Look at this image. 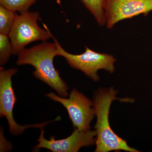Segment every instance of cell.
<instances>
[{"mask_svg":"<svg viewBox=\"0 0 152 152\" xmlns=\"http://www.w3.org/2000/svg\"><path fill=\"white\" fill-rule=\"evenodd\" d=\"M118 92L113 87L97 90L94 94L93 102L97 120L94 126L96 132V152H108L113 151H124L138 152L131 148L127 143L117 135L111 128L109 120L110 108L113 101L131 102L133 99L116 97Z\"/></svg>","mask_w":152,"mask_h":152,"instance_id":"obj_1","label":"cell"},{"mask_svg":"<svg viewBox=\"0 0 152 152\" xmlns=\"http://www.w3.org/2000/svg\"><path fill=\"white\" fill-rule=\"evenodd\" d=\"M55 43L43 42L28 49L25 48L18 55V66L30 65L35 71L33 75L54 90L61 96H68L69 87L55 67L54 58L57 56Z\"/></svg>","mask_w":152,"mask_h":152,"instance_id":"obj_2","label":"cell"},{"mask_svg":"<svg viewBox=\"0 0 152 152\" xmlns=\"http://www.w3.org/2000/svg\"><path fill=\"white\" fill-rule=\"evenodd\" d=\"M39 18L38 12L28 11L19 15L16 13L13 25L9 34L12 55H18L30 43L37 41L45 42L52 38V34L46 25L43 24L45 30L38 26Z\"/></svg>","mask_w":152,"mask_h":152,"instance_id":"obj_3","label":"cell"},{"mask_svg":"<svg viewBox=\"0 0 152 152\" xmlns=\"http://www.w3.org/2000/svg\"><path fill=\"white\" fill-rule=\"evenodd\" d=\"M52 38L57 46V56L64 57L71 67L82 71L94 81L99 80V70H105L110 73L115 72L116 60L112 55L94 51L87 46L83 53L72 54L66 51L53 35Z\"/></svg>","mask_w":152,"mask_h":152,"instance_id":"obj_4","label":"cell"},{"mask_svg":"<svg viewBox=\"0 0 152 152\" xmlns=\"http://www.w3.org/2000/svg\"><path fill=\"white\" fill-rule=\"evenodd\" d=\"M45 96L64 106L74 129L80 131L91 130L90 124L96 116L94 103L83 94L73 88L69 98L58 96L54 93H48Z\"/></svg>","mask_w":152,"mask_h":152,"instance_id":"obj_5","label":"cell"},{"mask_svg":"<svg viewBox=\"0 0 152 152\" xmlns=\"http://www.w3.org/2000/svg\"><path fill=\"white\" fill-rule=\"evenodd\" d=\"M16 69H5L0 68V117H5L8 123L11 134L18 136L23 134L26 129L30 128H43L49 123L57 121V119L46 122L33 125L21 126L14 119L13 111L17 99L12 84V77L18 72Z\"/></svg>","mask_w":152,"mask_h":152,"instance_id":"obj_6","label":"cell"},{"mask_svg":"<svg viewBox=\"0 0 152 152\" xmlns=\"http://www.w3.org/2000/svg\"><path fill=\"white\" fill-rule=\"evenodd\" d=\"M41 134L37 140L38 145L34 148L40 149L45 148L53 152H77L83 147H89L96 144V131L91 130L80 131L75 129L70 136L66 138L56 140L52 136L50 140L44 137L43 128Z\"/></svg>","mask_w":152,"mask_h":152,"instance_id":"obj_7","label":"cell"},{"mask_svg":"<svg viewBox=\"0 0 152 152\" xmlns=\"http://www.w3.org/2000/svg\"><path fill=\"white\" fill-rule=\"evenodd\" d=\"M108 29L125 19L143 14L147 15L152 11V0H105Z\"/></svg>","mask_w":152,"mask_h":152,"instance_id":"obj_8","label":"cell"},{"mask_svg":"<svg viewBox=\"0 0 152 152\" xmlns=\"http://www.w3.org/2000/svg\"><path fill=\"white\" fill-rule=\"evenodd\" d=\"M101 26L107 23L104 10L105 0H80Z\"/></svg>","mask_w":152,"mask_h":152,"instance_id":"obj_9","label":"cell"},{"mask_svg":"<svg viewBox=\"0 0 152 152\" xmlns=\"http://www.w3.org/2000/svg\"><path fill=\"white\" fill-rule=\"evenodd\" d=\"M37 0H0L1 5L14 12L20 13L28 11Z\"/></svg>","mask_w":152,"mask_h":152,"instance_id":"obj_10","label":"cell"},{"mask_svg":"<svg viewBox=\"0 0 152 152\" xmlns=\"http://www.w3.org/2000/svg\"><path fill=\"white\" fill-rule=\"evenodd\" d=\"M16 13L0 5V34L9 36L13 25Z\"/></svg>","mask_w":152,"mask_h":152,"instance_id":"obj_11","label":"cell"},{"mask_svg":"<svg viewBox=\"0 0 152 152\" xmlns=\"http://www.w3.org/2000/svg\"><path fill=\"white\" fill-rule=\"evenodd\" d=\"M12 49L8 35L0 34V65L1 66L8 61Z\"/></svg>","mask_w":152,"mask_h":152,"instance_id":"obj_12","label":"cell"}]
</instances>
